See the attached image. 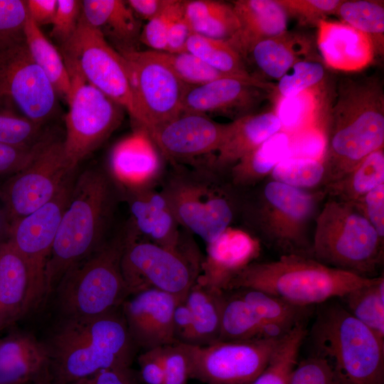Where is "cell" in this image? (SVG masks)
I'll return each instance as SVG.
<instances>
[{
    "label": "cell",
    "instance_id": "1",
    "mask_svg": "<svg viewBox=\"0 0 384 384\" xmlns=\"http://www.w3.org/2000/svg\"><path fill=\"white\" fill-rule=\"evenodd\" d=\"M119 191L110 174L99 169H87L75 178L47 263L46 294L106 242Z\"/></svg>",
    "mask_w": 384,
    "mask_h": 384
},
{
    "label": "cell",
    "instance_id": "2",
    "mask_svg": "<svg viewBox=\"0 0 384 384\" xmlns=\"http://www.w3.org/2000/svg\"><path fill=\"white\" fill-rule=\"evenodd\" d=\"M384 145V92L375 77L345 78L331 104L324 186L352 171Z\"/></svg>",
    "mask_w": 384,
    "mask_h": 384
},
{
    "label": "cell",
    "instance_id": "3",
    "mask_svg": "<svg viewBox=\"0 0 384 384\" xmlns=\"http://www.w3.org/2000/svg\"><path fill=\"white\" fill-rule=\"evenodd\" d=\"M117 309L66 319L48 347L53 381L70 384L102 370L130 367L137 346Z\"/></svg>",
    "mask_w": 384,
    "mask_h": 384
},
{
    "label": "cell",
    "instance_id": "4",
    "mask_svg": "<svg viewBox=\"0 0 384 384\" xmlns=\"http://www.w3.org/2000/svg\"><path fill=\"white\" fill-rule=\"evenodd\" d=\"M374 277L329 267L308 255L286 254L273 261L250 263L230 280L225 292L252 289L311 307L339 299Z\"/></svg>",
    "mask_w": 384,
    "mask_h": 384
},
{
    "label": "cell",
    "instance_id": "5",
    "mask_svg": "<svg viewBox=\"0 0 384 384\" xmlns=\"http://www.w3.org/2000/svg\"><path fill=\"white\" fill-rule=\"evenodd\" d=\"M322 304L309 334L312 354L327 362L337 384H384V339L340 302Z\"/></svg>",
    "mask_w": 384,
    "mask_h": 384
},
{
    "label": "cell",
    "instance_id": "6",
    "mask_svg": "<svg viewBox=\"0 0 384 384\" xmlns=\"http://www.w3.org/2000/svg\"><path fill=\"white\" fill-rule=\"evenodd\" d=\"M172 164L160 191L180 225L208 244L230 227L240 213L241 196L207 163L192 168Z\"/></svg>",
    "mask_w": 384,
    "mask_h": 384
},
{
    "label": "cell",
    "instance_id": "7",
    "mask_svg": "<svg viewBox=\"0 0 384 384\" xmlns=\"http://www.w3.org/2000/svg\"><path fill=\"white\" fill-rule=\"evenodd\" d=\"M314 220L310 257L329 267L374 277L383 260V238L355 203L329 197Z\"/></svg>",
    "mask_w": 384,
    "mask_h": 384
},
{
    "label": "cell",
    "instance_id": "8",
    "mask_svg": "<svg viewBox=\"0 0 384 384\" xmlns=\"http://www.w3.org/2000/svg\"><path fill=\"white\" fill-rule=\"evenodd\" d=\"M325 196L324 189L311 192L271 179L252 197H241L239 213L260 237L283 255L309 256L308 228Z\"/></svg>",
    "mask_w": 384,
    "mask_h": 384
},
{
    "label": "cell",
    "instance_id": "9",
    "mask_svg": "<svg viewBox=\"0 0 384 384\" xmlns=\"http://www.w3.org/2000/svg\"><path fill=\"white\" fill-rule=\"evenodd\" d=\"M124 237H117L70 268L57 288L62 310L68 318L102 315L119 306L130 295L120 260Z\"/></svg>",
    "mask_w": 384,
    "mask_h": 384
},
{
    "label": "cell",
    "instance_id": "10",
    "mask_svg": "<svg viewBox=\"0 0 384 384\" xmlns=\"http://www.w3.org/2000/svg\"><path fill=\"white\" fill-rule=\"evenodd\" d=\"M62 50L69 74L78 73L120 105L139 128L141 115L127 62L82 14L75 33Z\"/></svg>",
    "mask_w": 384,
    "mask_h": 384
},
{
    "label": "cell",
    "instance_id": "11",
    "mask_svg": "<svg viewBox=\"0 0 384 384\" xmlns=\"http://www.w3.org/2000/svg\"><path fill=\"white\" fill-rule=\"evenodd\" d=\"M201 265L190 248L172 250L127 233L124 237L120 267L130 295L156 289L184 299Z\"/></svg>",
    "mask_w": 384,
    "mask_h": 384
},
{
    "label": "cell",
    "instance_id": "12",
    "mask_svg": "<svg viewBox=\"0 0 384 384\" xmlns=\"http://www.w3.org/2000/svg\"><path fill=\"white\" fill-rule=\"evenodd\" d=\"M70 77L72 90L67 101L63 144L66 160L75 170L119 127L124 109L78 73H70Z\"/></svg>",
    "mask_w": 384,
    "mask_h": 384
},
{
    "label": "cell",
    "instance_id": "13",
    "mask_svg": "<svg viewBox=\"0 0 384 384\" xmlns=\"http://www.w3.org/2000/svg\"><path fill=\"white\" fill-rule=\"evenodd\" d=\"M74 171L66 160L63 141L45 137L28 164L12 175L0 190L2 207L11 224L51 201Z\"/></svg>",
    "mask_w": 384,
    "mask_h": 384
},
{
    "label": "cell",
    "instance_id": "14",
    "mask_svg": "<svg viewBox=\"0 0 384 384\" xmlns=\"http://www.w3.org/2000/svg\"><path fill=\"white\" fill-rule=\"evenodd\" d=\"M283 337L184 343L190 378L206 384H249L265 369Z\"/></svg>",
    "mask_w": 384,
    "mask_h": 384
},
{
    "label": "cell",
    "instance_id": "15",
    "mask_svg": "<svg viewBox=\"0 0 384 384\" xmlns=\"http://www.w3.org/2000/svg\"><path fill=\"white\" fill-rule=\"evenodd\" d=\"M125 59L141 115L137 129L147 133L181 114L188 86L152 50L120 53Z\"/></svg>",
    "mask_w": 384,
    "mask_h": 384
},
{
    "label": "cell",
    "instance_id": "16",
    "mask_svg": "<svg viewBox=\"0 0 384 384\" xmlns=\"http://www.w3.org/2000/svg\"><path fill=\"white\" fill-rule=\"evenodd\" d=\"M56 96L24 38L0 49V106L13 105L22 116L42 126L55 112Z\"/></svg>",
    "mask_w": 384,
    "mask_h": 384
},
{
    "label": "cell",
    "instance_id": "17",
    "mask_svg": "<svg viewBox=\"0 0 384 384\" xmlns=\"http://www.w3.org/2000/svg\"><path fill=\"white\" fill-rule=\"evenodd\" d=\"M74 180L73 174L51 201L11 223L9 242L25 260L43 296L47 263Z\"/></svg>",
    "mask_w": 384,
    "mask_h": 384
},
{
    "label": "cell",
    "instance_id": "18",
    "mask_svg": "<svg viewBox=\"0 0 384 384\" xmlns=\"http://www.w3.org/2000/svg\"><path fill=\"white\" fill-rule=\"evenodd\" d=\"M228 124L208 116L182 112L147 134L165 159L181 164L215 154L220 148Z\"/></svg>",
    "mask_w": 384,
    "mask_h": 384
},
{
    "label": "cell",
    "instance_id": "19",
    "mask_svg": "<svg viewBox=\"0 0 384 384\" xmlns=\"http://www.w3.org/2000/svg\"><path fill=\"white\" fill-rule=\"evenodd\" d=\"M274 85L257 84L237 78H224L206 84L188 87L181 105V113L208 116L235 117V119L252 114L265 98L271 97Z\"/></svg>",
    "mask_w": 384,
    "mask_h": 384
},
{
    "label": "cell",
    "instance_id": "20",
    "mask_svg": "<svg viewBox=\"0 0 384 384\" xmlns=\"http://www.w3.org/2000/svg\"><path fill=\"white\" fill-rule=\"evenodd\" d=\"M181 300L183 299L156 289H144L126 299L121 306L122 311L137 347L145 351L177 343L173 316Z\"/></svg>",
    "mask_w": 384,
    "mask_h": 384
},
{
    "label": "cell",
    "instance_id": "21",
    "mask_svg": "<svg viewBox=\"0 0 384 384\" xmlns=\"http://www.w3.org/2000/svg\"><path fill=\"white\" fill-rule=\"evenodd\" d=\"M161 157L147 132L135 129L112 148L108 174L121 191L154 187L164 174Z\"/></svg>",
    "mask_w": 384,
    "mask_h": 384
},
{
    "label": "cell",
    "instance_id": "22",
    "mask_svg": "<svg viewBox=\"0 0 384 384\" xmlns=\"http://www.w3.org/2000/svg\"><path fill=\"white\" fill-rule=\"evenodd\" d=\"M260 251V240L255 235L230 226L207 244L196 281L225 292L230 280L255 262Z\"/></svg>",
    "mask_w": 384,
    "mask_h": 384
},
{
    "label": "cell",
    "instance_id": "23",
    "mask_svg": "<svg viewBox=\"0 0 384 384\" xmlns=\"http://www.w3.org/2000/svg\"><path fill=\"white\" fill-rule=\"evenodd\" d=\"M132 228L128 233L172 250L187 249L180 224L160 191L154 187L123 191Z\"/></svg>",
    "mask_w": 384,
    "mask_h": 384
},
{
    "label": "cell",
    "instance_id": "24",
    "mask_svg": "<svg viewBox=\"0 0 384 384\" xmlns=\"http://www.w3.org/2000/svg\"><path fill=\"white\" fill-rule=\"evenodd\" d=\"M316 28V46L326 67L353 73L373 61L374 47L365 33L341 21L326 18L321 20Z\"/></svg>",
    "mask_w": 384,
    "mask_h": 384
},
{
    "label": "cell",
    "instance_id": "25",
    "mask_svg": "<svg viewBox=\"0 0 384 384\" xmlns=\"http://www.w3.org/2000/svg\"><path fill=\"white\" fill-rule=\"evenodd\" d=\"M42 297L23 257L9 241L1 243V329L21 318Z\"/></svg>",
    "mask_w": 384,
    "mask_h": 384
},
{
    "label": "cell",
    "instance_id": "26",
    "mask_svg": "<svg viewBox=\"0 0 384 384\" xmlns=\"http://www.w3.org/2000/svg\"><path fill=\"white\" fill-rule=\"evenodd\" d=\"M49 348L34 336L14 333L0 338V384H31L50 378Z\"/></svg>",
    "mask_w": 384,
    "mask_h": 384
},
{
    "label": "cell",
    "instance_id": "27",
    "mask_svg": "<svg viewBox=\"0 0 384 384\" xmlns=\"http://www.w3.org/2000/svg\"><path fill=\"white\" fill-rule=\"evenodd\" d=\"M280 130L279 120L273 110L236 119L228 124L220 148L207 162L213 169L224 174L238 161Z\"/></svg>",
    "mask_w": 384,
    "mask_h": 384
},
{
    "label": "cell",
    "instance_id": "28",
    "mask_svg": "<svg viewBox=\"0 0 384 384\" xmlns=\"http://www.w3.org/2000/svg\"><path fill=\"white\" fill-rule=\"evenodd\" d=\"M231 4L240 27L227 41L244 60L257 43L287 31L288 15L277 0H237Z\"/></svg>",
    "mask_w": 384,
    "mask_h": 384
},
{
    "label": "cell",
    "instance_id": "29",
    "mask_svg": "<svg viewBox=\"0 0 384 384\" xmlns=\"http://www.w3.org/2000/svg\"><path fill=\"white\" fill-rule=\"evenodd\" d=\"M82 15L118 53L139 50L142 23L126 1L84 0Z\"/></svg>",
    "mask_w": 384,
    "mask_h": 384
},
{
    "label": "cell",
    "instance_id": "30",
    "mask_svg": "<svg viewBox=\"0 0 384 384\" xmlns=\"http://www.w3.org/2000/svg\"><path fill=\"white\" fill-rule=\"evenodd\" d=\"M248 55L265 76L275 80L281 78L299 61L320 58L307 36L288 31L257 43Z\"/></svg>",
    "mask_w": 384,
    "mask_h": 384
},
{
    "label": "cell",
    "instance_id": "31",
    "mask_svg": "<svg viewBox=\"0 0 384 384\" xmlns=\"http://www.w3.org/2000/svg\"><path fill=\"white\" fill-rule=\"evenodd\" d=\"M289 136L279 132L228 169V181L236 189L256 186L287 157Z\"/></svg>",
    "mask_w": 384,
    "mask_h": 384
},
{
    "label": "cell",
    "instance_id": "32",
    "mask_svg": "<svg viewBox=\"0 0 384 384\" xmlns=\"http://www.w3.org/2000/svg\"><path fill=\"white\" fill-rule=\"evenodd\" d=\"M225 292L197 281L188 290L185 302L192 316L188 343L205 346L218 341Z\"/></svg>",
    "mask_w": 384,
    "mask_h": 384
},
{
    "label": "cell",
    "instance_id": "33",
    "mask_svg": "<svg viewBox=\"0 0 384 384\" xmlns=\"http://www.w3.org/2000/svg\"><path fill=\"white\" fill-rule=\"evenodd\" d=\"M331 101L326 83L294 96L273 100L280 131L289 136L305 128L329 111Z\"/></svg>",
    "mask_w": 384,
    "mask_h": 384
},
{
    "label": "cell",
    "instance_id": "34",
    "mask_svg": "<svg viewBox=\"0 0 384 384\" xmlns=\"http://www.w3.org/2000/svg\"><path fill=\"white\" fill-rule=\"evenodd\" d=\"M184 14L192 32L206 37L228 41L240 27L232 4L221 1H184Z\"/></svg>",
    "mask_w": 384,
    "mask_h": 384
},
{
    "label": "cell",
    "instance_id": "35",
    "mask_svg": "<svg viewBox=\"0 0 384 384\" xmlns=\"http://www.w3.org/2000/svg\"><path fill=\"white\" fill-rule=\"evenodd\" d=\"M23 34L26 46L33 60L50 80L57 95L67 102L70 96L72 85L62 55L28 15Z\"/></svg>",
    "mask_w": 384,
    "mask_h": 384
},
{
    "label": "cell",
    "instance_id": "36",
    "mask_svg": "<svg viewBox=\"0 0 384 384\" xmlns=\"http://www.w3.org/2000/svg\"><path fill=\"white\" fill-rule=\"evenodd\" d=\"M382 183H384L383 148L370 153L348 174L326 185L324 191L329 197L356 202Z\"/></svg>",
    "mask_w": 384,
    "mask_h": 384
},
{
    "label": "cell",
    "instance_id": "37",
    "mask_svg": "<svg viewBox=\"0 0 384 384\" xmlns=\"http://www.w3.org/2000/svg\"><path fill=\"white\" fill-rule=\"evenodd\" d=\"M185 51L224 74L255 83H268L249 73L243 58L227 41L193 33L186 43Z\"/></svg>",
    "mask_w": 384,
    "mask_h": 384
},
{
    "label": "cell",
    "instance_id": "38",
    "mask_svg": "<svg viewBox=\"0 0 384 384\" xmlns=\"http://www.w3.org/2000/svg\"><path fill=\"white\" fill-rule=\"evenodd\" d=\"M343 307L356 319L384 339V277H375L371 282L343 297Z\"/></svg>",
    "mask_w": 384,
    "mask_h": 384
},
{
    "label": "cell",
    "instance_id": "39",
    "mask_svg": "<svg viewBox=\"0 0 384 384\" xmlns=\"http://www.w3.org/2000/svg\"><path fill=\"white\" fill-rule=\"evenodd\" d=\"M334 15L365 33L372 41L375 55L384 53V4L375 0H341Z\"/></svg>",
    "mask_w": 384,
    "mask_h": 384
},
{
    "label": "cell",
    "instance_id": "40",
    "mask_svg": "<svg viewBox=\"0 0 384 384\" xmlns=\"http://www.w3.org/2000/svg\"><path fill=\"white\" fill-rule=\"evenodd\" d=\"M307 334L305 321L297 324L282 338L265 369L249 384H288Z\"/></svg>",
    "mask_w": 384,
    "mask_h": 384
},
{
    "label": "cell",
    "instance_id": "41",
    "mask_svg": "<svg viewBox=\"0 0 384 384\" xmlns=\"http://www.w3.org/2000/svg\"><path fill=\"white\" fill-rule=\"evenodd\" d=\"M264 323L237 292L228 295L225 292L218 341L258 338Z\"/></svg>",
    "mask_w": 384,
    "mask_h": 384
},
{
    "label": "cell",
    "instance_id": "42",
    "mask_svg": "<svg viewBox=\"0 0 384 384\" xmlns=\"http://www.w3.org/2000/svg\"><path fill=\"white\" fill-rule=\"evenodd\" d=\"M235 290L264 322L274 321L294 326L305 321L311 311V306H295L262 291L252 289Z\"/></svg>",
    "mask_w": 384,
    "mask_h": 384
},
{
    "label": "cell",
    "instance_id": "43",
    "mask_svg": "<svg viewBox=\"0 0 384 384\" xmlns=\"http://www.w3.org/2000/svg\"><path fill=\"white\" fill-rule=\"evenodd\" d=\"M320 58L296 63L274 85L273 100L294 96L304 90L326 83V66Z\"/></svg>",
    "mask_w": 384,
    "mask_h": 384
},
{
    "label": "cell",
    "instance_id": "44",
    "mask_svg": "<svg viewBox=\"0 0 384 384\" xmlns=\"http://www.w3.org/2000/svg\"><path fill=\"white\" fill-rule=\"evenodd\" d=\"M270 176L273 181L309 190L324 185L325 167L321 161L287 157L274 168Z\"/></svg>",
    "mask_w": 384,
    "mask_h": 384
},
{
    "label": "cell",
    "instance_id": "45",
    "mask_svg": "<svg viewBox=\"0 0 384 384\" xmlns=\"http://www.w3.org/2000/svg\"><path fill=\"white\" fill-rule=\"evenodd\" d=\"M152 51L188 87L202 85L220 78H234L215 70L187 51L180 53Z\"/></svg>",
    "mask_w": 384,
    "mask_h": 384
},
{
    "label": "cell",
    "instance_id": "46",
    "mask_svg": "<svg viewBox=\"0 0 384 384\" xmlns=\"http://www.w3.org/2000/svg\"><path fill=\"white\" fill-rule=\"evenodd\" d=\"M329 112V110L311 124L289 136L286 158L309 159L324 163L327 147Z\"/></svg>",
    "mask_w": 384,
    "mask_h": 384
},
{
    "label": "cell",
    "instance_id": "47",
    "mask_svg": "<svg viewBox=\"0 0 384 384\" xmlns=\"http://www.w3.org/2000/svg\"><path fill=\"white\" fill-rule=\"evenodd\" d=\"M2 107V106H1ZM0 107V142L30 146L42 138L41 126L22 115L11 112L9 108Z\"/></svg>",
    "mask_w": 384,
    "mask_h": 384
},
{
    "label": "cell",
    "instance_id": "48",
    "mask_svg": "<svg viewBox=\"0 0 384 384\" xmlns=\"http://www.w3.org/2000/svg\"><path fill=\"white\" fill-rule=\"evenodd\" d=\"M26 1L0 0V49L24 38Z\"/></svg>",
    "mask_w": 384,
    "mask_h": 384
},
{
    "label": "cell",
    "instance_id": "49",
    "mask_svg": "<svg viewBox=\"0 0 384 384\" xmlns=\"http://www.w3.org/2000/svg\"><path fill=\"white\" fill-rule=\"evenodd\" d=\"M287 14L295 17L300 24L316 26L328 15L334 14L341 0H277Z\"/></svg>",
    "mask_w": 384,
    "mask_h": 384
},
{
    "label": "cell",
    "instance_id": "50",
    "mask_svg": "<svg viewBox=\"0 0 384 384\" xmlns=\"http://www.w3.org/2000/svg\"><path fill=\"white\" fill-rule=\"evenodd\" d=\"M182 0H171L169 6L159 15L149 20L142 27L140 43L154 51H166L168 32L171 21L181 7Z\"/></svg>",
    "mask_w": 384,
    "mask_h": 384
},
{
    "label": "cell",
    "instance_id": "51",
    "mask_svg": "<svg viewBox=\"0 0 384 384\" xmlns=\"http://www.w3.org/2000/svg\"><path fill=\"white\" fill-rule=\"evenodd\" d=\"M82 14V1L57 0L51 36L61 46L73 37Z\"/></svg>",
    "mask_w": 384,
    "mask_h": 384
},
{
    "label": "cell",
    "instance_id": "52",
    "mask_svg": "<svg viewBox=\"0 0 384 384\" xmlns=\"http://www.w3.org/2000/svg\"><path fill=\"white\" fill-rule=\"evenodd\" d=\"M288 384H337L327 362L314 354L297 362Z\"/></svg>",
    "mask_w": 384,
    "mask_h": 384
},
{
    "label": "cell",
    "instance_id": "53",
    "mask_svg": "<svg viewBox=\"0 0 384 384\" xmlns=\"http://www.w3.org/2000/svg\"><path fill=\"white\" fill-rule=\"evenodd\" d=\"M164 384H187L190 378L189 359L185 344L162 346Z\"/></svg>",
    "mask_w": 384,
    "mask_h": 384
},
{
    "label": "cell",
    "instance_id": "54",
    "mask_svg": "<svg viewBox=\"0 0 384 384\" xmlns=\"http://www.w3.org/2000/svg\"><path fill=\"white\" fill-rule=\"evenodd\" d=\"M44 138L30 146L0 142V177L14 175L27 166L38 151Z\"/></svg>",
    "mask_w": 384,
    "mask_h": 384
},
{
    "label": "cell",
    "instance_id": "55",
    "mask_svg": "<svg viewBox=\"0 0 384 384\" xmlns=\"http://www.w3.org/2000/svg\"><path fill=\"white\" fill-rule=\"evenodd\" d=\"M355 203L375 228L384 238V183H382Z\"/></svg>",
    "mask_w": 384,
    "mask_h": 384
},
{
    "label": "cell",
    "instance_id": "56",
    "mask_svg": "<svg viewBox=\"0 0 384 384\" xmlns=\"http://www.w3.org/2000/svg\"><path fill=\"white\" fill-rule=\"evenodd\" d=\"M138 363L146 384H164L162 347L144 351L138 357Z\"/></svg>",
    "mask_w": 384,
    "mask_h": 384
},
{
    "label": "cell",
    "instance_id": "57",
    "mask_svg": "<svg viewBox=\"0 0 384 384\" xmlns=\"http://www.w3.org/2000/svg\"><path fill=\"white\" fill-rule=\"evenodd\" d=\"M193 33L184 14V1L174 16L168 32L166 51L180 53L185 51L186 43Z\"/></svg>",
    "mask_w": 384,
    "mask_h": 384
},
{
    "label": "cell",
    "instance_id": "58",
    "mask_svg": "<svg viewBox=\"0 0 384 384\" xmlns=\"http://www.w3.org/2000/svg\"><path fill=\"white\" fill-rule=\"evenodd\" d=\"M173 326L176 341L188 343L192 328V316L185 299L179 301L175 307Z\"/></svg>",
    "mask_w": 384,
    "mask_h": 384
},
{
    "label": "cell",
    "instance_id": "59",
    "mask_svg": "<svg viewBox=\"0 0 384 384\" xmlns=\"http://www.w3.org/2000/svg\"><path fill=\"white\" fill-rule=\"evenodd\" d=\"M26 3L28 16L38 26L52 23L57 0H27Z\"/></svg>",
    "mask_w": 384,
    "mask_h": 384
},
{
    "label": "cell",
    "instance_id": "60",
    "mask_svg": "<svg viewBox=\"0 0 384 384\" xmlns=\"http://www.w3.org/2000/svg\"><path fill=\"white\" fill-rule=\"evenodd\" d=\"M126 2L137 16L148 21L161 14L171 0H129Z\"/></svg>",
    "mask_w": 384,
    "mask_h": 384
},
{
    "label": "cell",
    "instance_id": "61",
    "mask_svg": "<svg viewBox=\"0 0 384 384\" xmlns=\"http://www.w3.org/2000/svg\"><path fill=\"white\" fill-rule=\"evenodd\" d=\"M11 226L3 207L0 208V244L9 241Z\"/></svg>",
    "mask_w": 384,
    "mask_h": 384
},
{
    "label": "cell",
    "instance_id": "62",
    "mask_svg": "<svg viewBox=\"0 0 384 384\" xmlns=\"http://www.w3.org/2000/svg\"><path fill=\"white\" fill-rule=\"evenodd\" d=\"M31 384H57L50 378H45Z\"/></svg>",
    "mask_w": 384,
    "mask_h": 384
},
{
    "label": "cell",
    "instance_id": "63",
    "mask_svg": "<svg viewBox=\"0 0 384 384\" xmlns=\"http://www.w3.org/2000/svg\"><path fill=\"white\" fill-rule=\"evenodd\" d=\"M0 330H1V327H0Z\"/></svg>",
    "mask_w": 384,
    "mask_h": 384
}]
</instances>
